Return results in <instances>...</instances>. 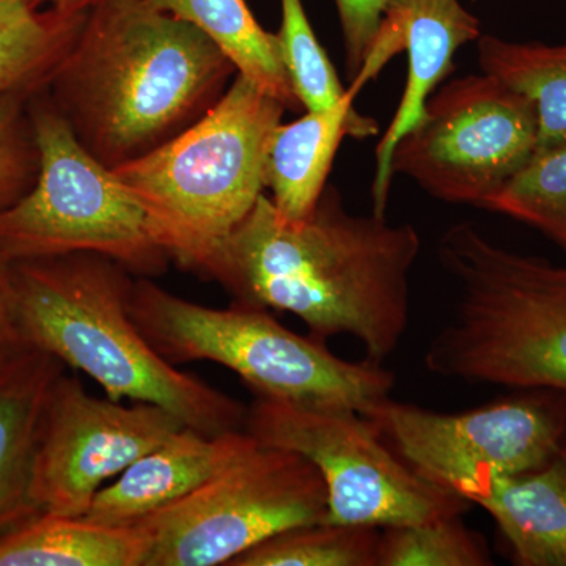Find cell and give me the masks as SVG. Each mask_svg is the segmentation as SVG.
<instances>
[{
  "label": "cell",
  "mask_w": 566,
  "mask_h": 566,
  "mask_svg": "<svg viewBox=\"0 0 566 566\" xmlns=\"http://www.w3.org/2000/svg\"><path fill=\"white\" fill-rule=\"evenodd\" d=\"M99 2L102 0H29L35 9L55 10L66 14L87 13Z\"/></svg>",
  "instance_id": "obj_29"
},
{
  "label": "cell",
  "mask_w": 566,
  "mask_h": 566,
  "mask_svg": "<svg viewBox=\"0 0 566 566\" xmlns=\"http://www.w3.org/2000/svg\"><path fill=\"white\" fill-rule=\"evenodd\" d=\"M65 365L28 348L0 363V536L40 515L32 497L33 461L52 387Z\"/></svg>",
  "instance_id": "obj_16"
},
{
  "label": "cell",
  "mask_w": 566,
  "mask_h": 566,
  "mask_svg": "<svg viewBox=\"0 0 566 566\" xmlns=\"http://www.w3.org/2000/svg\"><path fill=\"white\" fill-rule=\"evenodd\" d=\"M534 103L490 74L436 88L392 153V172L447 203L482 208L535 155Z\"/></svg>",
  "instance_id": "obj_11"
},
{
  "label": "cell",
  "mask_w": 566,
  "mask_h": 566,
  "mask_svg": "<svg viewBox=\"0 0 566 566\" xmlns=\"http://www.w3.org/2000/svg\"><path fill=\"white\" fill-rule=\"evenodd\" d=\"M285 112L237 74L199 122L115 169L147 211L156 241L180 266L193 271L263 196L268 147Z\"/></svg>",
  "instance_id": "obj_5"
},
{
  "label": "cell",
  "mask_w": 566,
  "mask_h": 566,
  "mask_svg": "<svg viewBox=\"0 0 566 566\" xmlns=\"http://www.w3.org/2000/svg\"><path fill=\"white\" fill-rule=\"evenodd\" d=\"M132 315L167 363L221 364L266 400L365 415L395 387L392 371L382 364L342 359L324 342L286 329L262 308L205 307L139 277Z\"/></svg>",
  "instance_id": "obj_6"
},
{
  "label": "cell",
  "mask_w": 566,
  "mask_h": 566,
  "mask_svg": "<svg viewBox=\"0 0 566 566\" xmlns=\"http://www.w3.org/2000/svg\"><path fill=\"white\" fill-rule=\"evenodd\" d=\"M244 430L262 444L292 450L318 469L326 523L385 528L461 516L471 502L417 474L367 417L255 398Z\"/></svg>",
  "instance_id": "obj_9"
},
{
  "label": "cell",
  "mask_w": 566,
  "mask_h": 566,
  "mask_svg": "<svg viewBox=\"0 0 566 566\" xmlns=\"http://www.w3.org/2000/svg\"><path fill=\"white\" fill-rule=\"evenodd\" d=\"M281 9L282 24L277 39L294 95L304 111L334 106L345 95L346 88L338 80L329 55L316 39L303 0H281Z\"/></svg>",
  "instance_id": "obj_25"
},
{
  "label": "cell",
  "mask_w": 566,
  "mask_h": 566,
  "mask_svg": "<svg viewBox=\"0 0 566 566\" xmlns=\"http://www.w3.org/2000/svg\"><path fill=\"white\" fill-rule=\"evenodd\" d=\"M14 305L25 345L84 371L107 398L150 403L203 434L243 430L248 408L177 370L132 315L134 279L98 253L11 263Z\"/></svg>",
  "instance_id": "obj_3"
},
{
  "label": "cell",
  "mask_w": 566,
  "mask_h": 566,
  "mask_svg": "<svg viewBox=\"0 0 566 566\" xmlns=\"http://www.w3.org/2000/svg\"><path fill=\"white\" fill-rule=\"evenodd\" d=\"M357 95L346 88L334 106L304 111L297 120L275 128L264 163V186L283 221L303 222L314 212L345 137L378 134V123L354 107Z\"/></svg>",
  "instance_id": "obj_15"
},
{
  "label": "cell",
  "mask_w": 566,
  "mask_h": 566,
  "mask_svg": "<svg viewBox=\"0 0 566 566\" xmlns=\"http://www.w3.org/2000/svg\"><path fill=\"white\" fill-rule=\"evenodd\" d=\"M483 536L461 516L390 526L379 532L376 566H490Z\"/></svg>",
  "instance_id": "obj_24"
},
{
  "label": "cell",
  "mask_w": 566,
  "mask_h": 566,
  "mask_svg": "<svg viewBox=\"0 0 566 566\" xmlns=\"http://www.w3.org/2000/svg\"><path fill=\"white\" fill-rule=\"evenodd\" d=\"M28 348L18 324L11 262L0 253V363Z\"/></svg>",
  "instance_id": "obj_28"
},
{
  "label": "cell",
  "mask_w": 566,
  "mask_h": 566,
  "mask_svg": "<svg viewBox=\"0 0 566 566\" xmlns=\"http://www.w3.org/2000/svg\"><path fill=\"white\" fill-rule=\"evenodd\" d=\"M379 528L315 523L286 528L229 566H376Z\"/></svg>",
  "instance_id": "obj_22"
},
{
  "label": "cell",
  "mask_w": 566,
  "mask_h": 566,
  "mask_svg": "<svg viewBox=\"0 0 566 566\" xmlns=\"http://www.w3.org/2000/svg\"><path fill=\"white\" fill-rule=\"evenodd\" d=\"M438 260L458 300L424 353L428 370L566 394V266L501 248L469 222L446 230Z\"/></svg>",
  "instance_id": "obj_4"
},
{
  "label": "cell",
  "mask_w": 566,
  "mask_h": 566,
  "mask_svg": "<svg viewBox=\"0 0 566 566\" xmlns=\"http://www.w3.org/2000/svg\"><path fill=\"white\" fill-rule=\"evenodd\" d=\"M29 111L39 175L31 191L0 210V253L11 263L98 253L139 277L166 273L172 259L128 186L82 147L46 93L33 95Z\"/></svg>",
  "instance_id": "obj_7"
},
{
  "label": "cell",
  "mask_w": 566,
  "mask_h": 566,
  "mask_svg": "<svg viewBox=\"0 0 566 566\" xmlns=\"http://www.w3.org/2000/svg\"><path fill=\"white\" fill-rule=\"evenodd\" d=\"M259 444L244 428L214 436L181 428L99 490L84 517L106 526H134L192 494Z\"/></svg>",
  "instance_id": "obj_14"
},
{
  "label": "cell",
  "mask_w": 566,
  "mask_h": 566,
  "mask_svg": "<svg viewBox=\"0 0 566 566\" xmlns=\"http://www.w3.org/2000/svg\"><path fill=\"white\" fill-rule=\"evenodd\" d=\"M32 96H0V210L31 191L39 175V147L29 111Z\"/></svg>",
  "instance_id": "obj_26"
},
{
  "label": "cell",
  "mask_w": 566,
  "mask_h": 566,
  "mask_svg": "<svg viewBox=\"0 0 566 566\" xmlns=\"http://www.w3.org/2000/svg\"><path fill=\"white\" fill-rule=\"evenodd\" d=\"M482 35L479 18L460 0H390L370 54L354 76L359 93L400 51L408 54V81L389 128L376 145L371 197L374 212L386 214L392 185V153L398 142L422 118L424 104L453 71V59L464 44Z\"/></svg>",
  "instance_id": "obj_13"
},
{
  "label": "cell",
  "mask_w": 566,
  "mask_h": 566,
  "mask_svg": "<svg viewBox=\"0 0 566 566\" xmlns=\"http://www.w3.org/2000/svg\"><path fill=\"white\" fill-rule=\"evenodd\" d=\"M85 18L87 13L39 10L29 0H0V96L44 91Z\"/></svg>",
  "instance_id": "obj_20"
},
{
  "label": "cell",
  "mask_w": 566,
  "mask_h": 566,
  "mask_svg": "<svg viewBox=\"0 0 566 566\" xmlns=\"http://www.w3.org/2000/svg\"><path fill=\"white\" fill-rule=\"evenodd\" d=\"M151 7L189 22L232 61L238 74L281 102L304 111L282 61L277 33L264 31L245 0H148Z\"/></svg>",
  "instance_id": "obj_19"
},
{
  "label": "cell",
  "mask_w": 566,
  "mask_h": 566,
  "mask_svg": "<svg viewBox=\"0 0 566 566\" xmlns=\"http://www.w3.org/2000/svg\"><path fill=\"white\" fill-rule=\"evenodd\" d=\"M327 491L307 458L260 442L202 488L145 517L144 566H229L279 532L326 523Z\"/></svg>",
  "instance_id": "obj_8"
},
{
  "label": "cell",
  "mask_w": 566,
  "mask_h": 566,
  "mask_svg": "<svg viewBox=\"0 0 566 566\" xmlns=\"http://www.w3.org/2000/svg\"><path fill=\"white\" fill-rule=\"evenodd\" d=\"M482 208L534 227L566 253V144L536 151Z\"/></svg>",
  "instance_id": "obj_23"
},
{
  "label": "cell",
  "mask_w": 566,
  "mask_h": 566,
  "mask_svg": "<svg viewBox=\"0 0 566 566\" xmlns=\"http://www.w3.org/2000/svg\"><path fill=\"white\" fill-rule=\"evenodd\" d=\"M185 428L150 403L122 405L85 392L63 374L52 387L33 461L32 497L41 513L84 517L93 499L145 453Z\"/></svg>",
  "instance_id": "obj_12"
},
{
  "label": "cell",
  "mask_w": 566,
  "mask_h": 566,
  "mask_svg": "<svg viewBox=\"0 0 566 566\" xmlns=\"http://www.w3.org/2000/svg\"><path fill=\"white\" fill-rule=\"evenodd\" d=\"M147 539L136 526L40 513L0 536V566H144Z\"/></svg>",
  "instance_id": "obj_18"
},
{
  "label": "cell",
  "mask_w": 566,
  "mask_h": 566,
  "mask_svg": "<svg viewBox=\"0 0 566 566\" xmlns=\"http://www.w3.org/2000/svg\"><path fill=\"white\" fill-rule=\"evenodd\" d=\"M475 43L482 73L534 103L538 117L536 151L566 144V43H521L483 33Z\"/></svg>",
  "instance_id": "obj_21"
},
{
  "label": "cell",
  "mask_w": 566,
  "mask_h": 566,
  "mask_svg": "<svg viewBox=\"0 0 566 566\" xmlns=\"http://www.w3.org/2000/svg\"><path fill=\"white\" fill-rule=\"evenodd\" d=\"M474 505L495 521L513 564L566 566V438L542 468L497 480Z\"/></svg>",
  "instance_id": "obj_17"
},
{
  "label": "cell",
  "mask_w": 566,
  "mask_h": 566,
  "mask_svg": "<svg viewBox=\"0 0 566 566\" xmlns=\"http://www.w3.org/2000/svg\"><path fill=\"white\" fill-rule=\"evenodd\" d=\"M237 74L189 22L148 0H102L43 92L82 147L115 170L199 122Z\"/></svg>",
  "instance_id": "obj_2"
},
{
  "label": "cell",
  "mask_w": 566,
  "mask_h": 566,
  "mask_svg": "<svg viewBox=\"0 0 566 566\" xmlns=\"http://www.w3.org/2000/svg\"><path fill=\"white\" fill-rule=\"evenodd\" d=\"M390 0H335L345 43L346 74L354 80L370 54Z\"/></svg>",
  "instance_id": "obj_27"
},
{
  "label": "cell",
  "mask_w": 566,
  "mask_h": 566,
  "mask_svg": "<svg viewBox=\"0 0 566 566\" xmlns=\"http://www.w3.org/2000/svg\"><path fill=\"white\" fill-rule=\"evenodd\" d=\"M420 234L386 214H353L327 185L314 212L286 222L266 193L193 268L218 282L233 304L290 312L327 344L352 335L365 359L382 364L409 324V277Z\"/></svg>",
  "instance_id": "obj_1"
},
{
  "label": "cell",
  "mask_w": 566,
  "mask_h": 566,
  "mask_svg": "<svg viewBox=\"0 0 566 566\" xmlns=\"http://www.w3.org/2000/svg\"><path fill=\"white\" fill-rule=\"evenodd\" d=\"M363 416L417 474L471 504L497 480L542 468L566 438V394L553 389H521L458 415L389 397Z\"/></svg>",
  "instance_id": "obj_10"
}]
</instances>
